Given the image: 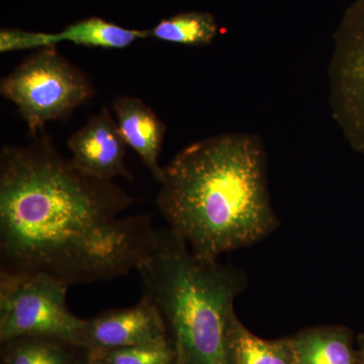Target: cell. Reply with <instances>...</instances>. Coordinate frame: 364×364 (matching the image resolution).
Here are the masks:
<instances>
[{
	"label": "cell",
	"mask_w": 364,
	"mask_h": 364,
	"mask_svg": "<svg viewBox=\"0 0 364 364\" xmlns=\"http://www.w3.org/2000/svg\"><path fill=\"white\" fill-rule=\"evenodd\" d=\"M114 181L79 169L41 131L0 153V272L46 274L66 286L138 270L157 240L149 215Z\"/></svg>",
	"instance_id": "cell-1"
},
{
	"label": "cell",
	"mask_w": 364,
	"mask_h": 364,
	"mask_svg": "<svg viewBox=\"0 0 364 364\" xmlns=\"http://www.w3.org/2000/svg\"><path fill=\"white\" fill-rule=\"evenodd\" d=\"M157 208L203 260L248 247L279 227L259 136L228 133L191 144L163 167Z\"/></svg>",
	"instance_id": "cell-2"
},
{
	"label": "cell",
	"mask_w": 364,
	"mask_h": 364,
	"mask_svg": "<svg viewBox=\"0 0 364 364\" xmlns=\"http://www.w3.org/2000/svg\"><path fill=\"white\" fill-rule=\"evenodd\" d=\"M136 272L142 296L162 314L182 364H228L225 330L245 287L240 272L196 257L168 228L157 230L156 244Z\"/></svg>",
	"instance_id": "cell-3"
},
{
	"label": "cell",
	"mask_w": 364,
	"mask_h": 364,
	"mask_svg": "<svg viewBox=\"0 0 364 364\" xmlns=\"http://www.w3.org/2000/svg\"><path fill=\"white\" fill-rule=\"evenodd\" d=\"M0 92L35 136L46 124L70 116L95 95V88L85 73L49 47L33 52L2 78Z\"/></svg>",
	"instance_id": "cell-4"
},
{
	"label": "cell",
	"mask_w": 364,
	"mask_h": 364,
	"mask_svg": "<svg viewBox=\"0 0 364 364\" xmlns=\"http://www.w3.org/2000/svg\"><path fill=\"white\" fill-rule=\"evenodd\" d=\"M64 282L46 274L0 272V340L48 337L80 346L83 321L67 305ZM81 347V346H80Z\"/></svg>",
	"instance_id": "cell-5"
},
{
	"label": "cell",
	"mask_w": 364,
	"mask_h": 364,
	"mask_svg": "<svg viewBox=\"0 0 364 364\" xmlns=\"http://www.w3.org/2000/svg\"><path fill=\"white\" fill-rule=\"evenodd\" d=\"M331 116L345 140L364 155V0L345 16L328 68Z\"/></svg>",
	"instance_id": "cell-6"
},
{
	"label": "cell",
	"mask_w": 364,
	"mask_h": 364,
	"mask_svg": "<svg viewBox=\"0 0 364 364\" xmlns=\"http://www.w3.org/2000/svg\"><path fill=\"white\" fill-rule=\"evenodd\" d=\"M172 344L162 314L141 296L135 306L105 311L83 321L80 346L86 351Z\"/></svg>",
	"instance_id": "cell-7"
},
{
	"label": "cell",
	"mask_w": 364,
	"mask_h": 364,
	"mask_svg": "<svg viewBox=\"0 0 364 364\" xmlns=\"http://www.w3.org/2000/svg\"><path fill=\"white\" fill-rule=\"evenodd\" d=\"M67 147L72 162L91 176L107 181L119 176L133 179L124 163L127 144L107 107L68 139Z\"/></svg>",
	"instance_id": "cell-8"
},
{
	"label": "cell",
	"mask_w": 364,
	"mask_h": 364,
	"mask_svg": "<svg viewBox=\"0 0 364 364\" xmlns=\"http://www.w3.org/2000/svg\"><path fill=\"white\" fill-rule=\"evenodd\" d=\"M112 109L127 146L136 151L159 182L163 174L159 157L166 127L149 105L139 97H117L112 104Z\"/></svg>",
	"instance_id": "cell-9"
},
{
	"label": "cell",
	"mask_w": 364,
	"mask_h": 364,
	"mask_svg": "<svg viewBox=\"0 0 364 364\" xmlns=\"http://www.w3.org/2000/svg\"><path fill=\"white\" fill-rule=\"evenodd\" d=\"M225 344L228 364H299L293 337L260 338L243 325L234 309L228 315Z\"/></svg>",
	"instance_id": "cell-10"
},
{
	"label": "cell",
	"mask_w": 364,
	"mask_h": 364,
	"mask_svg": "<svg viewBox=\"0 0 364 364\" xmlns=\"http://www.w3.org/2000/svg\"><path fill=\"white\" fill-rule=\"evenodd\" d=\"M299 364H358L352 333L341 326L310 328L293 337Z\"/></svg>",
	"instance_id": "cell-11"
},
{
	"label": "cell",
	"mask_w": 364,
	"mask_h": 364,
	"mask_svg": "<svg viewBox=\"0 0 364 364\" xmlns=\"http://www.w3.org/2000/svg\"><path fill=\"white\" fill-rule=\"evenodd\" d=\"M59 43L70 42L79 46L102 49H124L136 40L149 38L148 30H131L102 20L90 18L67 26L57 33Z\"/></svg>",
	"instance_id": "cell-12"
},
{
	"label": "cell",
	"mask_w": 364,
	"mask_h": 364,
	"mask_svg": "<svg viewBox=\"0 0 364 364\" xmlns=\"http://www.w3.org/2000/svg\"><path fill=\"white\" fill-rule=\"evenodd\" d=\"M4 364L76 363L71 348L77 345L48 337H18L2 342Z\"/></svg>",
	"instance_id": "cell-13"
},
{
	"label": "cell",
	"mask_w": 364,
	"mask_h": 364,
	"mask_svg": "<svg viewBox=\"0 0 364 364\" xmlns=\"http://www.w3.org/2000/svg\"><path fill=\"white\" fill-rule=\"evenodd\" d=\"M218 33L214 16L205 13H184L165 18L148 30V36L163 42L188 46H205Z\"/></svg>",
	"instance_id": "cell-14"
},
{
	"label": "cell",
	"mask_w": 364,
	"mask_h": 364,
	"mask_svg": "<svg viewBox=\"0 0 364 364\" xmlns=\"http://www.w3.org/2000/svg\"><path fill=\"white\" fill-rule=\"evenodd\" d=\"M104 364H174L173 343L161 346H134L107 350L87 351Z\"/></svg>",
	"instance_id": "cell-15"
},
{
	"label": "cell",
	"mask_w": 364,
	"mask_h": 364,
	"mask_svg": "<svg viewBox=\"0 0 364 364\" xmlns=\"http://www.w3.org/2000/svg\"><path fill=\"white\" fill-rule=\"evenodd\" d=\"M59 44L57 33L28 32L18 28L0 31V53L44 49Z\"/></svg>",
	"instance_id": "cell-16"
},
{
	"label": "cell",
	"mask_w": 364,
	"mask_h": 364,
	"mask_svg": "<svg viewBox=\"0 0 364 364\" xmlns=\"http://www.w3.org/2000/svg\"><path fill=\"white\" fill-rule=\"evenodd\" d=\"M358 364H364V336L360 338V349L358 351Z\"/></svg>",
	"instance_id": "cell-17"
},
{
	"label": "cell",
	"mask_w": 364,
	"mask_h": 364,
	"mask_svg": "<svg viewBox=\"0 0 364 364\" xmlns=\"http://www.w3.org/2000/svg\"><path fill=\"white\" fill-rule=\"evenodd\" d=\"M88 354V353H87ZM87 364H104L100 359L93 358V356L90 355L88 354Z\"/></svg>",
	"instance_id": "cell-18"
},
{
	"label": "cell",
	"mask_w": 364,
	"mask_h": 364,
	"mask_svg": "<svg viewBox=\"0 0 364 364\" xmlns=\"http://www.w3.org/2000/svg\"><path fill=\"white\" fill-rule=\"evenodd\" d=\"M174 364H182L181 359L179 358V356L176 354V363Z\"/></svg>",
	"instance_id": "cell-19"
},
{
	"label": "cell",
	"mask_w": 364,
	"mask_h": 364,
	"mask_svg": "<svg viewBox=\"0 0 364 364\" xmlns=\"http://www.w3.org/2000/svg\"><path fill=\"white\" fill-rule=\"evenodd\" d=\"M87 359H88V358H87ZM87 359H86L85 363H81V364H87Z\"/></svg>",
	"instance_id": "cell-20"
},
{
	"label": "cell",
	"mask_w": 364,
	"mask_h": 364,
	"mask_svg": "<svg viewBox=\"0 0 364 364\" xmlns=\"http://www.w3.org/2000/svg\"><path fill=\"white\" fill-rule=\"evenodd\" d=\"M363 336H364V335H363Z\"/></svg>",
	"instance_id": "cell-21"
}]
</instances>
